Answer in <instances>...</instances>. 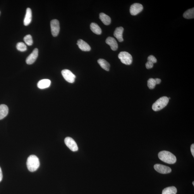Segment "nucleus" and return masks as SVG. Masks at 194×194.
Instances as JSON below:
<instances>
[{"mask_svg": "<svg viewBox=\"0 0 194 194\" xmlns=\"http://www.w3.org/2000/svg\"><path fill=\"white\" fill-rule=\"evenodd\" d=\"M27 166L29 171L31 172L37 171L40 166L39 158L35 155L30 156L27 160Z\"/></svg>", "mask_w": 194, "mask_h": 194, "instance_id": "2", "label": "nucleus"}, {"mask_svg": "<svg viewBox=\"0 0 194 194\" xmlns=\"http://www.w3.org/2000/svg\"><path fill=\"white\" fill-rule=\"evenodd\" d=\"M157 83L155 79L151 78L147 81V86L150 89H153L155 88Z\"/></svg>", "mask_w": 194, "mask_h": 194, "instance_id": "23", "label": "nucleus"}, {"mask_svg": "<svg viewBox=\"0 0 194 194\" xmlns=\"http://www.w3.org/2000/svg\"><path fill=\"white\" fill-rule=\"evenodd\" d=\"M148 61L152 62L153 63H156L157 62V59L156 57L152 55L149 56L148 57Z\"/></svg>", "mask_w": 194, "mask_h": 194, "instance_id": "25", "label": "nucleus"}, {"mask_svg": "<svg viewBox=\"0 0 194 194\" xmlns=\"http://www.w3.org/2000/svg\"><path fill=\"white\" fill-rule=\"evenodd\" d=\"M169 101L168 97H167L160 98L153 104L152 109L154 111H159L167 106Z\"/></svg>", "mask_w": 194, "mask_h": 194, "instance_id": "3", "label": "nucleus"}, {"mask_svg": "<svg viewBox=\"0 0 194 194\" xmlns=\"http://www.w3.org/2000/svg\"><path fill=\"white\" fill-rule=\"evenodd\" d=\"M16 47L18 51L22 52L26 51L27 49L26 45L22 42H18L17 44Z\"/></svg>", "mask_w": 194, "mask_h": 194, "instance_id": "22", "label": "nucleus"}, {"mask_svg": "<svg viewBox=\"0 0 194 194\" xmlns=\"http://www.w3.org/2000/svg\"><path fill=\"white\" fill-rule=\"evenodd\" d=\"M97 62L102 68L107 71H109L110 65L107 61L104 59H100Z\"/></svg>", "mask_w": 194, "mask_h": 194, "instance_id": "18", "label": "nucleus"}, {"mask_svg": "<svg viewBox=\"0 0 194 194\" xmlns=\"http://www.w3.org/2000/svg\"><path fill=\"white\" fill-rule=\"evenodd\" d=\"M183 17L186 19H192L194 18V8L188 9L184 13Z\"/></svg>", "mask_w": 194, "mask_h": 194, "instance_id": "21", "label": "nucleus"}, {"mask_svg": "<svg viewBox=\"0 0 194 194\" xmlns=\"http://www.w3.org/2000/svg\"><path fill=\"white\" fill-rule=\"evenodd\" d=\"M191 150L193 156L194 157V144H192L191 146Z\"/></svg>", "mask_w": 194, "mask_h": 194, "instance_id": "27", "label": "nucleus"}, {"mask_svg": "<svg viewBox=\"0 0 194 194\" xmlns=\"http://www.w3.org/2000/svg\"><path fill=\"white\" fill-rule=\"evenodd\" d=\"M38 56V49L35 48L29 56L26 59V63L30 65L34 63L37 58Z\"/></svg>", "mask_w": 194, "mask_h": 194, "instance_id": "10", "label": "nucleus"}, {"mask_svg": "<svg viewBox=\"0 0 194 194\" xmlns=\"http://www.w3.org/2000/svg\"><path fill=\"white\" fill-rule=\"evenodd\" d=\"M119 58L122 63L126 65H130L133 61L132 57L131 55L126 52H122L118 55Z\"/></svg>", "mask_w": 194, "mask_h": 194, "instance_id": "4", "label": "nucleus"}, {"mask_svg": "<svg viewBox=\"0 0 194 194\" xmlns=\"http://www.w3.org/2000/svg\"><path fill=\"white\" fill-rule=\"evenodd\" d=\"M51 81L49 79H43L38 82L37 87L40 89H45L49 87L51 84Z\"/></svg>", "mask_w": 194, "mask_h": 194, "instance_id": "15", "label": "nucleus"}, {"mask_svg": "<svg viewBox=\"0 0 194 194\" xmlns=\"http://www.w3.org/2000/svg\"><path fill=\"white\" fill-rule=\"evenodd\" d=\"M143 7L142 4L136 3L132 5L130 8V12L132 15L136 16L143 10Z\"/></svg>", "mask_w": 194, "mask_h": 194, "instance_id": "9", "label": "nucleus"}, {"mask_svg": "<svg viewBox=\"0 0 194 194\" xmlns=\"http://www.w3.org/2000/svg\"><path fill=\"white\" fill-rule=\"evenodd\" d=\"M106 42L111 47V49L113 51H116L118 49V43L113 37H107L106 40Z\"/></svg>", "mask_w": 194, "mask_h": 194, "instance_id": "13", "label": "nucleus"}, {"mask_svg": "<svg viewBox=\"0 0 194 194\" xmlns=\"http://www.w3.org/2000/svg\"><path fill=\"white\" fill-rule=\"evenodd\" d=\"M154 167L156 171L161 174H168L172 172V169L169 167L162 164H155Z\"/></svg>", "mask_w": 194, "mask_h": 194, "instance_id": "8", "label": "nucleus"}, {"mask_svg": "<svg viewBox=\"0 0 194 194\" xmlns=\"http://www.w3.org/2000/svg\"><path fill=\"white\" fill-rule=\"evenodd\" d=\"M24 41L26 44L28 45V46H31L33 43L32 37L30 35H26L24 37Z\"/></svg>", "mask_w": 194, "mask_h": 194, "instance_id": "24", "label": "nucleus"}, {"mask_svg": "<svg viewBox=\"0 0 194 194\" xmlns=\"http://www.w3.org/2000/svg\"><path fill=\"white\" fill-rule=\"evenodd\" d=\"M32 20V11L30 8H27L26 9V13L24 20V25L27 26L30 24Z\"/></svg>", "mask_w": 194, "mask_h": 194, "instance_id": "14", "label": "nucleus"}, {"mask_svg": "<svg viewBox=\"0 0 194 194\" xmlns=\"http://www.w3.org/2000/svg\"><path fill=\"white\" fill-rule=\"evenodd\" d=\"M158 157L160 160L167 164H174L177 161L175 156L168 151H163L159 152Z\"/></svg>", "mask_w": 194, "mask_h": 194, "instance_id": "1", "label": "nucleus"}, {"mask_svg": "<svg viewBox=\"0 0 194 194\" xmlns=\"http://www.w3.org/2000/svg\"><path fill=\"white\" fill-rule=\"evenodd\" d=\"M123 32L124 28L122 27H117L114 31V35L120 42L123 41Z\"/></svg>", "mask_w": 194, "mask_h": 194, "instance_id": "11", "label": "nucleus"}, {"mask_svg": "<svg viewBox=\"0 0 194 194\" xmlns=\"http://www.w3.org/2000/svg\"><path fill=\"white\" fill-rule=\"evenodd\" d=\"M90 29L92 32L97 35H100L102 32L101 28L97 24L92 23L91 24Z\"/></svg>", "mask_w": 194, "mask_h": 194, "instance_id": "19", "label": "nucleus"}, {"mask_svg": "<svg viewBox=\"0 0 194 194\" xmlns=\"http://www.w3.org/2000/svg\"><path fill=\"white\" fill-rule=\"evenodd\" d=\"M154 66V63L152 62L148 61L146 64V68L147 69L152 68Z\"/></svg>", "mask_w": 194, "mask_h": 194, "instance_id": "26", "label": "nucleus"}, {"mask_svg": "<svg viewBox=\"0 0 194 194\" xmlns=\"http://www.w3.org/2000/svg\"><path fill=\"white\" fill-rule=\"evenodd\" d=\"M52 35L54 37H56L58 35L60 31L59 23L58 20L54 19L50 22Z\"/></svg>", "mask_w": 194, "mask_h": 194, "instance_id": "6", "label": "nucleus"}, {"mask_svg": "<svg viewBox=\"0 0 194 194\" xmlns=\"http://www.w3.org/2000/svg\"><path fill=\"white\" fill-rule=\"evenodd\" d=\"M77 45L79 48L83 51L88 52L91 50L90 45L82 39H79L78 40Z\"/></svg>", "mask_w": 194, "mask_h": 194, "instance_id": "12", "label": "nucleus"}, {"mask_svg": "<svg viewBox=\"0 0 194 194\" xmlns=\"http://www.w3.org/2000/svg\"><path fill=\"white\" fill-rule=\"evenodd\" d=\"M155 80L156 81V82L157 85L159 84L161 82V80H160V79L159 78H156L155 79Z\"/></svg>", "mask_w": 194, "mask_h": 194, "instance_id": "29", "label": "nucleus"}, {"mask_svg": "<svg viewBox=\"0 0 194 194\" xmlns=\"http://www.w3.org/2000/svg\"><path fill=\"white\" fill-rule=\"evenodd\" d=\"M2 178H3V174H2L1 167H0V182L2 181Z\"/></svg>", "mask_w": 194, "mask_h": 194, "instance_id": "28", "label": "nucleus"}, {"mask_svg": "<svg viewBox=\"0 0 194 194\" xmlns=\"http://www.w3.org/2000/svg\"><path fill=\"white\" fill-rule=\"evenodd\" d=\"M192 183H193V185L194 186V182H193Z\"/></svg>", "mask_w": 194, "mask_h": 194, "instance_id": "30", "label": "nucleus"}, {"mask_svg": "<svg viewBox=\"0 0 194 194\" xmlns=\"http://www.w3.org/2000/svg\"><path fill=\"white\" fill-rule=\"evenodd\" d=\"M64 142L67 147L73 152H75L78 150L77 145L72 138L67 137L65 139Z\"/></svg>", "mask_w": 194, "mask_h": 194, "instance_id": "7", "label": "nucleus"}, {"mask_svg": "<svg viewBox=\"0 0 194 194\" xmlns=\"http://www.w3.org/2000/svg\"><path fill=\"white\" fill-rule=\"evenodd\" d=\"M99 18L105 25H108L111 23V18L104 13H100L99 15Z\"/></svg>", "mask_w": 194, "mask_h": 194, "instance_id": "17", "label": "nucleus"}, {"mask_svg": "<svg viewBox=\"0 0 194 194\" xmlns=\"http://www.w3.org/2000/svg\"><path fill=\"white\" fill-rule=\"evenodd\" d=\"M8 108L6 105H0V120L3 119L8 113Z\"/></svg>", "mask_w": 194, "mask_h": 194, "instance_id": "16", "label": "nucleus"}, {"mask_svg": "<svg viewBox=\"0 0 194 194\" xmlns=\"http://www.w3.org/2000/svg\"><path fill=\"white\" fill-rule=\"evenodd\" d=\"M177 192L176 187H169L164 189L162 191V194H176Z\"/></svg>", "mask_w": 194, "mask_h": 194, "instance_id": "20", "label": "nucleus"}, {"mask_svg": "<svg viewBox=\"0 0 194 194\" xmlns=\"http://www.w3.org/2000/svg\"><path fill=\"white\" fill-rule=\"evenodd\" d=\"M63 77L67 81L70 83H73L75 81L76 76L68 69H64L62 71Z\"/></svg>", "mask_w": 194, "mask_h": 194, "instance_id": "5", "label": "nucleus"}]
</instances>
